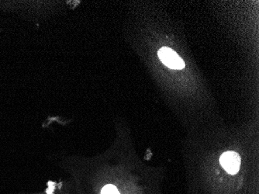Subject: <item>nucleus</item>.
<instances>
[{"label":"nucleus","instance_id":"obj_1","mask_svg":"<svg viewBox=\"0 0 259 194\" xmlns=\"http://www.w3.org/2000/svg\"><path fill=\"white\" fill-rule=\"evenodd\" d=\"M157 55L162 62L169 68L180 70L184 68L185 66L184 61L178 55L177 53L171 48L166 47H162L158 51Z\"/></svg>","mask_w":259,"mask_h":194},{"label":"nucleus","instance_id":"obj_3","mask_svg":"<svg viewBox=\"0 0 259 194\" xmlns=\"http://www.w3.org/2000/svg\"><path fill=\"white\" fill-rule=\"evenodd\" d=\"M101 194H120L118 189L112 185H107L101 191Z\"/></svg>","mask_w":259,"mask_h":194},{"label":"nucleus","instance_id":"obj_2","mask_svg":"<svg viewBox=\"0 0 259 194\" xmlns=\"http://www.w3.org/2000/svg\"><path fill=\"white\" fill-rule=\"evenodd\" d=\"M222 167L231 175L238 172L241 166V158L235 152H226L222 154L219 159Z\"/></svg>","mask_w":259,"mask_h":194}]
</instances>
